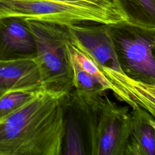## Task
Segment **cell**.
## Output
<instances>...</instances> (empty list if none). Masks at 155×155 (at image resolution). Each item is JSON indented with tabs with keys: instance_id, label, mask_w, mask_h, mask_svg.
Returning a JSON list of instances; mask_svg holds the SVG:
<instances>
[{
	"instance_id": "1",
	"label": "cell",
	"mask_w": 155,
	"mask_h": 155,
	"mask_svg": "<svg viewBox=\"0 0 155 155\" xmlns=\"http://www.w3.org/2000/svg\"><path fill=\"white\" fill-rule=\"evenodd\" d=\"M65 96L42 88L0 119V155L62 154Z\"/></svg>"
},
{
	"instance_id": "2",
	"label": "cell",
	"mask_w": 155,
	"mask_h": 155,
	"mask_svg": "<svg viewBox=\"0 0 155 155\" xmlns=\"http://www.w3.org/2000/svg\"><path fill=\"white\" fill-rule=\"evenodd\" d=\"M96 66L98 82L132 110L144 109L154 116L155 85L134 79L123 69L108 25L86 22L68 25Z\"/></svg>"
},
{
	"instance_id": "3",
	"label": "cell",
	"mask_w": 155,
	"mask_h": 155,
	"mask_svg": "<svg viewBox=\"0 0 155 155\" xmlns=\"http://www.w3.org/2000/svg\"><path fill=\"white\" fill-rule=\"evenodd\" d=\"M106 91L73 90L66 104L76 112L85 127L92 155H125L132 128L130 107L113 102Z\"/></svg>"
},
{
	"instance_id": "4",
	"label": "cell",
	"mask_w": 155,
	"mask_h": 155,
	"mask_svg": "<svg viewBox=\"0 0 155 155\" xmlns=\"http://www.w3.org/2000/svg\"><path fill=\"white\" fill-rule=\"evenodd\" d=\"M35 45V58L42 88L67 96L73 89V70L67 47L68 25L25 19Z\"/></svg>"
},
{
	"instance_id": "5",
	"label": "cell",
	"mask_w": 155,
	"mask_h": 155,
	"mask_svg": "<svg viewBox=\"0 0 155 155\" xmlns=\"http://www.w3.org/2000/svg\"><path fill=\"white\" fill-rule=\"evenodd\" d=\"M108 27L125 73L134 79L154 85L155 26L126 21Z\"/></svg>"
},
{
	"instance_id": "6",
	"label": "cell",
	"mask_w": 155,
	"mask_h": 155,
	"mask_svg": "<svg viewBox=\"0 0 155 155\" xmlns=\"http://www.w3.org/2000/svg\"><path fill=\"white\" fill-rule=\"evenodd\" d=\"M34 56L35 41L25 19L13 16L0 18V62Z\"/></svg>"
},
{
	"instance_id": "7",
	"label": "cell",
	"mask_w": 155,
	"mask_h": 155,
	"mask_svg": "<svg viewBox=\"0 0 155 155\" xmlns=\"http://www.w3.org/2000/svg\"><path fill=\"white\" fill-rule=\"evenodd\" d=\"M42 88L35 56L0 62V97L15 91Z\"/></svg>"
},
{
	"instance_id": "8",
	"label": "cell",
	"mask_w": 155,
	"mask_h": 155,
	"mask_svg": "<svg viewBox=\"0 0 155 155\" xmlns=\"http://www.w3.org/2000/svg\"><path fill=\"white\" fill-rule=\"evenodd\" d=\"M132 128L125 155L155 154L154 116L143 108L131 110Z\"/></svg>"
},
{
	"instance_id": "9",
	"label": "cell",
	"mask_w": 155,
	"mask_h": 155,
	"mask_svg": "<svg viewBox=\"0 0 155 155\" xmlns=\"http://www.w3.org/2000/svg\"><path fill=\"white\" fill-rule=\"evenodd\" d=\"M128 21L155 26V0H115Z\"/></svg>"
},
{
	"instance_id": "10",
	"label": "cell",
	"mask_w": 155,
	"mask_h": 155,
	"mask_svg": "<svg viewBox=\"0 0 155 155\" xmlns=\"http://www.w3.org/2000/svg\"><path fill=\"white\" fill-rule=\"evenodd\" d=\"M64 141V152L62 154L65 155L85 154L79 125L78 120L70 113L65 116Z\"/></svg>"
},
{
	"instance_id": "11",
	"label": "cell",
	"mask_w": 155,
	"mask_h": 155,
	"mask_svg": "<svg viewBox=\"0 0 155 155\" xmlns=\"http://www.w3.org/2000/svg\"><path fill=\"white\" fill-rule=\"evenodd\" d=\"M70 56L73 70V90L79 92L92 93L107 91L93 76L81 67L70 54Z\"/></svg>"
},
{
	"instance_id": "12",
	"label": "cell",
	"mask_w": 155,
	"mask_h": 155,
	"mask_svg": "<svg viewBox=\"0 0 155 155\" xmlns=\"http://www.w3.org/2000/svg\"><path fill=\"white\" fill-rule=\"evenodd\" d=\"M39 90L15 91L8 93L1 97L0 119H3L19 108L29 101Z\"/></svg>"
}]
</instances>
